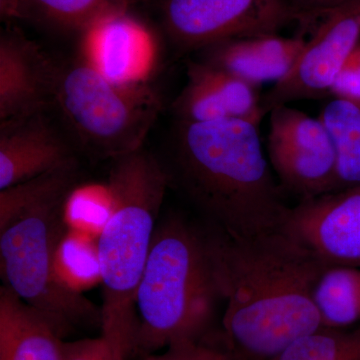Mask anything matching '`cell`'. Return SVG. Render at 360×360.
Listing matches in <instances>:
<instances>
[{"label": "cell", "mask_w": 360, "mask_h": 360, "mask_svg": "<svg viewBox=\"0 0 360 360\" xmlns=\"http://www.w3.org/2000/svg\"><path fill=\"white\" fill-rule=\"evenodd\" d=\"M307 40L260 34L236 37L208 45L195 53V59L238 77L255 89L277 84L292 70Z\"/></svg>", "instance_id": "14"}, {"label": "cell", "mask_w": 360, "mask_h": 360, "mask_svg": "<svg viewBox=\"0 0 360 360\" xmlns=\"http://www.w3.org/2000/svg\"><path fill=\"white\" fill-rule=\"evenodd\" d=\"M71 191L45 198L0 229L4 285L44 314L65 338L80 326H101V309L84 295L63 290L53 274L54 251L68 229L63 207Z\"/></svg>", "instance_id": "6"}, {"label": "cell", "mask_w": 360, "mask_h": 360, "mask_svg": "<svg viewBox=\"0 0 360 360\" xmlns=\"http://www.w3.org/2000/svg\"><path fill=\"white\" fill-rule=\"evenodd\" d=\"M33 9L52 22L82 33L115 14L127 11L124 0H30Z\"/></svg>", "instance_id": "23"}, {"label": "cell", "mask_w": 360, "mask_h": 360, "mask_svg": "<svg viewBox=\"0 0 360 360\" xmlns=\"http://www.w3.org/2000/svg\"><path fill=\"white\" fill-rule=\"evenodd\" d=\"M129 1H130V0H129Z\"/></svg>", "instance_id": "30"}, {"label": "cell", "mask_w": 360, "mask_h": 360, "mask_svg": "<svg viewBox=\"0 0 360 360\" xmlns=\"http://www.w3.org/2000/svg\"><path fill=\"white\" fill-rule=\"evenodd\" d=\"M329 94L360 103V42L341 68Z\"/></svg>", "instance_id": "26"}, {"label": "cell", "mask_w": 360, "mask_h": 360, "mask_svg": "<svg viewBox=\"0 0 360 360\" xmlns=\"http://www.w3.org/2000/svg\"><path fill=\"white\" fill-rule=\"evenodd\" d=\"M51 110L0 122V191L77 165L75 143L52 122Z\"/></svg>", "instance_id": "11"}, {"label": "cell", "mask_w": 360, "mask_h": 360, "mask_svg": "<svg viewBox=\"0 0 360 360\" xmlns=\"http://www.w3.org/2000/svg\"><path fill=\"white\" fill-rule=\"evenodd\" d=\"M176 120H243L259 125L264 115L258 89L195 58L186 63V84L172 104Z\"/></svg>", "instance_id": "12"}, {"label": "cell", "mask_w": 360, "mask_h": 360, "mask_svg": "<svg viewBox=\"0 0 360 360\" xmlns=\"http://www.w3.org/2000/svg\"><path fill=\"white\" fill-rule=\"evenodd\" d=\"M112 210V195L108 184L77 186L66 198L63 219L68 229L99 238Z\"/></svg>", "instance_id": "22"}, {"label": "cell", "mask_w": 360, "mask_h": 360, "mask_svg": "<svg viewBox=\"0 0 360 360\" xmlns=\"http://www.w3.org/2000/svg\"><path fill=\"white\" fill-rule=\"evenodd\" d=\"M65 338L44 314L0 288V360H63Z\"/></svg>", "instance_id": "16"}, {"label": "cell", "mask_w": 360, "mask_h": 360, "mask_svg": "<svg viewBox=\"0 0 360 360\" xmlns=\"http://www.w3.org/2000/svg\"><path fill=\"white\" fill-rule=\"evenodd\" d=\"M269 115L267 156L283 193L300 202L335 191L338 153L321 120L288 104Z\"/></svg>", "instance_id": "8"}, {"label": "cell", "mask_w": 360, "mask_h": 360, "mask_svg": "<svg viewBox=\"0 0 360 360\" xmlns=\"http://www.w3.org/2000/svg\"><path fill=\"white\" fill-rule=\"evenodd\" d=\"M158 11L163 32L180 56L300 23L290 0H158Z\"/></svg>", "instance_id": "7"}, {"label": "cell", "mask_w": 360, "mask_h": 360, "mask_svg": "<svg viewBox=\"0 0 360 360\" xmlns=\"http://www.w3.org/2000/svg\"><path fill=\"white\" fill-rule=\"evenodd\" d=\"M319 120L338 153L335 191L360 186V103L335 98L322 108Z\"/></svg>", "instance_id": "18"}, {"label": "cell", "mask_w": 360, "mask_h": 360, "mask_svg": "<svg viewBox=\"0 0 360 360\" xmlns=\"http://www.w3.org/2000/svg\"><path fill=\"white\" fill-rule=\"evenodd\" d=\"M63 360H129L127 354L101 335L96 338H84L63 343Z\"/></svg>", "instance_id": "24"}, {"label": "cell", "mask_w": 360, "mask_h": 360, "mask_svg": "<svg viewBox=\"0 0 360 360\" xmlns=\"http://www.w3.org/2000/svg\"><path fill=\"white\" fill-rule=\"evenodd\" d=\"M350 0H290L296 13L300 15V25L309 26L322 14L347 4Z\"/></svg>", "instance_id": "27"}, {"label": "cell", "mask_w": 360, "mask_h": 360, "mask_svg": "<svg viewBox=\"0 0 360 360\" xmlns=\"http://www.w3.org/2000/svg\"><path fill=\"white\" fill-rule=\"evenodd\" d=\"M78 165L51 170L32 179L0 191V229L21 212L54 194L71 191L78 186Z\"/></svg>", "instance_id": "20"}, {"label": "cell", "mask_w": 360, "mask_h": 360, "mask_svg": "<svg viewBox=\"0 0 360 360\" xmlns=\"http://www.w3.org/2000/svg\"><path fill=\"white\" fill-rule=\"evenodd\" d=\"M84 58L117 84L146 82L153 47L148 30L127 11L97 23L84 33Z\"/></svg>", "instance_id": "15"}, {"label": "cell", "mask_w": 360, "mask_h": 360, "mask_svg": "<svg viewBox=\"0 0 360 360\" xmlns=\"http://www.w3.org/2000/svg\"><path fill=\"white\" fill-rule=\"evenodd\" d=\"M33 15L30 0H0L2 20H28Z\"/></svg>", "instance_id": "28"}, {"label": "cell", "mask_w": 360, "mask_h": 360, "mask_svg": "<svg viewBox=\"0 0 360 360\" xmlns=\"http://www.w3.org/2000/svg\"><path fill=\"white\" fill-rule=\"evenodd\" d=\"M141 360H226V356L214 341H198L170 345L165 352L149 354Z\"/></svg>", "instance_id": "25"}, {"label": "cell", "mask_w": 360, "mask_h": 360, "mask_svg": "<svg viewBox=\"0 0 360 360\" xmlns=\"http://www.w3.org/2000/svg\"><path fill=\"white\" fill-rule=\"evenodd\" d=\"M113 210L98 238L103 269L101 335L134 357L137 288L146 267L169 176L143 148L112 160L108 181Z\"/></svg>", "instance_id": "3"}, {"label": "cell", "mask_w": 360, "mask_h": 360, "mask_svg": "<svg viewBox=\"0 0 360 360\" xmlns=\"http://www.w3.org/2000/svg\"><path fill=\"white\" fill-rule=\"evenodd\" d=\"M219 303L206 234L179 217L161 222L135 298L134 356L141 359L177 343L212 340Z\"/></svg>", "instance_id": "4"}, {"label": "cell", "mask_w": 360, "mask_h": 360, "mask_svg": "<svg viewBox=\"0 0 360 360\" xmlns=\"http://www.w3.org/2000/svg\"><path fill=\"white\" fill-rule=\"evenodd\" d=\"M314 302L324 328L360 322V267L329 266L315 286Z\"/></svg>", "instance_id": "19"}, {"label": "cell", "mask_w": 360, "mask_h": 360, "mask_svg": "<svg viewBox=\"0 0 360 360\" xmlns=\"http://www.w3.org/2000/svg\"><path fill=\"white\" fill-rule=\"evenodd\" d=\"M52 108L75 146L112 160L143 148L162 103L146 82H111L84 58L56 63Z\"/></svg>", "instance_id": "5"}, {"label": "cell", "mask_w": 360, "mask_h": 360, "mask_svg": "<svg viewBox=\"0 0 360 360\" xmlns=\"http://www.w3.org/2000/svg\"><path fill=\"white\" fill-rule=\"evenodd\" d=\"M224 304L217 343L226 360H272L322 328L314 290L329 265L283 229L233 238L205 233Z\"/></svg>", "instance_id": "1"}, {"label": "cell", "mask_w": 360, "mask_h": 360, "mask_svg": "<svg viewBox=\"0 0 360 360\" xmlns=\"http://www.w3.org/2000/svg\"><path fill=\"white\" fill-rule=\"evenodd\" d=\"M311 25L314 32L292 70L262 96L264 115L277 106L330 94L341 68L360 42V0L331 9Z\"/></svg>", "instance_id": "9"}, {"label": "cell", "mask_w": 360, "mask_h": 360, "mask_svg": "<svg viewBox=\"0 0 360 360\" xmlns=\"http://www.w3.org/2000/svg\"><path fill=\"white\" fill-rule=\"evenodd\" d=\"M272 360H360V326H322L295 341Z\"/></svg>", "instance_id": "21"}, {"label": "cell", "mask_w": 360, "mask_h": 360, "mask_svg": "<svg viewBox=\"0 0 360 360\" xmlns=\"http://www.w3.org/2000/svg\"><path fill=\"white\" fill-rule=\"evenodd\" d=\"M124 1H127V4H129V0H124Z\"/></svg>", "instance_id": "29"}, {"label": "cell", "mask_w": 360, "mask_h": 360, "mask_svg": "<svg viewBox=\"0 0 360 360\" xmlns=\"http://www.w3.org/2000/svg\"><path fill=\"white\" fill-rule=\"evenodd\" d=\"M281 229L329 266L360 267V186L300 201Z\"/></svg>", "instance_id": "10"}, {"label": "cell", "mask_w": 360, "mask_h": 360, "mask_svg": "<svg viewBox=\"0 0 360 360\" xmlns=\"http://www.w3.org/2000/svg\"><path fill=\"white\" fill-rule=\"evenodd\" d=\"M259 125L243 120H176L167 168L187 200L233 238L283 227L290 206L260 141Z\"/></svg>", "instance_id": "2"}, {"label": "cell", "mask_w": 360, "mask_h": 360, "mask_svg": "<svg viewBox=\"0 0 360 360\" xmlns=\"http://www.w3.org/2000/svg\"><path fill=\"white\" fill-rule=\"evenodd\" d=\"M56 63L20 32L0 37V122L52 108Z\"/></svg>", "instance_id": "13"}, {"label": "cell", "mask_w": 360, "mask_h": 360, "mask_svg": "<svg viewBox=\"0 0 360 360\" xmlns=\"http://www.w3.org/2000/svg\"><path fill=\"white\" fill-rule=\"evenodd\" d=\"M56 283L68 292L84 295L103 283L98 238L66 229L53 255Z\"/></svg>", "instance_id": "17"}]
</instances>
